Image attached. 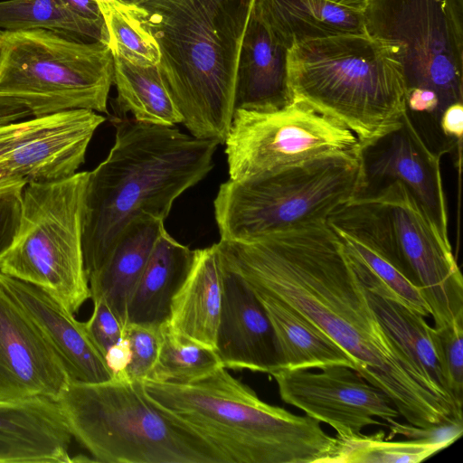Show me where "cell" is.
<instances>
[{
    "mask_svg": "<svg viewBox=\"0 0 463 463\" xmlns=\"http://www.w3.org/2000/svg\"><path fill=\"white\" fill-rule=\"evenodd\" d=\"M216 247L225 270L311 321L408 423L427 427L462 417V409L418 371L382 325L344 242L326 220L248 241L220 240Z\"/></svg>",
    "mask_w": 463,
    "mask_h": 463,
    "instance_id": "1",
    "label": "cell"
},
{
    "mask_svg": "<svg viewBox=\"0 0 463 463\" xmlns=\"http://www.w3.org/2000/svg\"><path fill=\"white\" fill-rule=\"evenodd\" d=\"M108 156L89 172L81 215L89 277L108 260L125 227L147 214L165 222L174 202L213 167L220 145L175 127L132 118L114 121Z\"/></svg>",
    "mask_w": 463,
    "mask_h": 463,
    "instance_id": "2",
    "label": "cell"
},
{
    "mask_svg": "<svg viewBox=\"0 0 463 463\" xmlns=\"http://www.w3.org/2000/svg\"><path fill=\"white\" fill-rule=\"evenodd\" d=\"M255 0H147L131 5L156 42L157 69L189 133L224 144Z\"/></svg>",
    "mask_w": 463,
    "mask_h": 463,
    "instance_id": "3",
    "label": "cell"
},
{
    "mask_svg": "<svg viewBox=\"0 0 463 463\" xmlns=\"http://www.w3.org/2000/svg\"><path fill=\"white\" fill-rule=\"evenodd\" d=\"M144 383L226 463H328L333 452L335 437L318 420L264 402L222 366L187 384Z\"/></svg>",
    "mask_w": 463,
    "mask_h": 463,
    "instance_id": "4",
    "label": "cell"
},
{
    "mask_svg": "<svg viewBox=\"0 0 463 463\" xmlns=\"http://www.w3.org/2000/svg\"><path fill=\"white\" fill-rule=\"evenodd\" d=\"M292 101L352 131L361 150L402 125L407 86L398 48L364 34L301 43L289 50Z\"/></svg>",
    "mask_w": 463,
    "mask_h": 463,
    "instance_id": "5",
    "label": "cell"
},
{
    "mask_svg": "<svg viewBox=\"0 0 463 463\" xmlns=\"http://www.w3.org/2000/svg\"><path fill=\"white\" fill-rule=\"evenodd\" d=\"M56 402L72 438L94 461L226 463L213 446L148 396L144 380L71 381Z\"/></svg>",
    "mask_w": 463,
    "mask_h": 463,
    "instance_id": "6",
    "label": "cell"
},
{
    "mask_svg": "<svg viewBox=\"0 0 463 463\" xmlns=\"http://www.w3.org/2000/svg\"><path fill=\"white\" fill-rule=\"evenodd\" d=\"M363 191L361 151L317 157L257 177L229 178L213 202L220 240L248 241L326 220Z\"/></svg>",
    "mask_w": 463,
    "mask_h": 463,
    "instance_id": "7",
    "label": "cell"
},
{
    "mask_svg": "<svg viewBox=\"0 0 463 463\" xmlns=\"http://www.w3.org/2000/svg\"><path fill=\"white\" fill-rule=\"evenodd\" d=\"M113 79L108 44L45 29L3 31L0 100L25 108L31 117L107 113Z\"/></svg>",
    "mask_w": 463,
    "mask_h": 463,
    "instance_id": "8",
    "label": "cell"
},
{
    "mask_svg": "<svg viewBox=\"0 0 463 463\" xmlns=\"http://www.w3.org/2000/svg\"><path fill=\"white\" fill-rule=\"evenodd\" d=\"M89 172L27 184L18 234L0 271L35 285L75 315L90 298L81 215Z\"/></svg>",
    "mask_w": 463,
    "mask_h": 463,
    "instance_id": "9",
    "label": "cell"
},
{
    "mask_svg": "<svg viewBox=\"0 0 463 463\" xmlns=\"http://www.w3.org/2000/svg\"><path fill=\"white\" fill-rule=\"evenodd\" d=\"M366 33L398 48L407 91L463 101V8L456 0H367Z\"/></svg>",
    "mask_w": 463,
    "mask_h": 463,
    "instance_id": "10",
    "label": "cell"
},
{
    "mask_svg": "<svg viewBox=\"0 0 463 463\" xmlns=\"http://www.w3.org/2000/svg\"><path fill=\"white\" fill-rule=\"evenodd\" d=\"M224 145L229 176L234 180L332 154L361 151L352 131L294 100L272 111L235 109Z\"/></svg>",
    "mask_w": 463,
    "mask_h": 463,
    "instance_id": "11",
    "label": "cell"
},
{
    "mask_svg": "<svg viewBox=\"0 0 463 463\" xmlns=\"http://www.w3.org/2000/svg\"><path fill=\"white\" fill-rule=\"evenodd\" d=\"M361 195L383 208L405 273L429 305L434 327L463 320V279L449 238L399 181Z\"/></svg>",
    "mask_w": 463,
    "mask_h": 463,
    "instance_id": "12",
    "label": "cell"
},
{
    "mask_svg": "<svg viewBox=\"0 0 463 463\" xmlns=\"http://www.w3.org/2000/svg\"><path fill=\"white\" fill-rule=\"evenodd\" d=\"M106 118L71 109L0 125V168L24 181H53L77 173Z\"/></svg>",
    "mask_w": 463,
    "mask_h": 463,
    "instance_id": "13",
    "label": "cell"
},
{
    "mask_svg": "<svg viewBox=\"0 0 463 463\" xmlns=\"http://www.w3.org/2000/svg\"><path fill=\"white\" fill-rule=\"evenodd\" d=\"M281 400L306 415L331 426L337 436L359 435L369 425H383L400 417L390 399L355 370L330 365L271 373Z\"/></svg>",
    "mask_w": 463,
    "mask_h": 463,
    "instance_id": "14",
    "label": "cell"
},
{
    "mask_svg": "<svg viewBox=\"0 0 463 463\" xmlns=\"http://www.w3.org/2000/svg\"><path fill=\"white\" fill-rule=\"evenodd\" d=\"M442 154L429 147L407 111L399 128L361 150L364 174L361 194L399 181L419 202L441 233L449 238L448 210L440 168Z\"/></svg>",
    "mask_w": 463,
    "mask_h": 463,
    "instance_id": "15",
    "label": "cell"
},
{
    "mask_svg": "<svg viewBox=\"0 0 463 463\" xmlns=\"http://www.w3.org/2000/svg\"><path fill=\"white\" fill-rule=\"evenodd\" d=\"M70 382L48 340L0 282V399L56 402Z\"/></svg>",
    "mask_w": 463,
    "mask_h": 463,
    "instance_id": "16",
    "label": "cell"
},
{
    "mask_svg": "<svg viewBox=\"0 0 463 463\" xmlns=\"http://www.w3.org/2000/svg\"><path fill=\"white\" fill-rule=\"evenodd\" d=\"M0 282L48 340L71 381L95 383L113 373L87 332L57 298L44 289L0 271Z\"/></svg>",
    "mask_w": 463,
    "mask_h": 463,
    "instance_id": "17",
    "label": "cell"
},
{
    "mask_svg": "<svg viewBox=\"0 0 463 463\" xmlns=\"http://www.w3.org/2000/svg\"><path fill=\"white\" fill-rule=\"evenodd\" d=\"M223 272V297L215 352L222 367L272 373L278 354L270 320L255 291L241 278Z\"/></svg>",
    "mask_w": 463,
    "mask_h": 463,
    "instance_id": "18",
    "label": "cell"
},
{
    "mask_svg": "<svg viewBox=\"0 0 463 463\" xmlns=\"http://www.w3.org/2000/svg\"><path fill=\"white\" fill-rule=\"evenodd\" d=\"M72 435L55 401L0 399V463H68Z\"/></svg>",
    "mask_w": 463,
    "mask_h": 463,
    "instance_id": "19",
    "label": "cell"
},
{
    "mask_svg": "<svg viewBox=\"0 0 463 463\" xmlns=\"http://www.w3.org/2000/svg\"><path fill=\"white\" fill-rule=\"evenodd\" d=\"M285 46L252 9L241 48L235 109L266 112L292 102Z\"/></svg>",
    "mask_w": 463,
    "mask_h": 463,
    "instance_id": "20",
    "label": "cell"
},
{
    "mask_svg": "<svg viewBox=\"0 0 463 463\" xmlns=\"http://www.w3.org/2000/svg\"><path fill=\"white\" fill-rule=\"evenodd\" d=\"M223 297V272L216 243L195 250L191 269L175 294L169 327L215 350Z\"/></svg>",
    "mask_w": 463,
    "mask_h": 463,
    "instance_id": "21",
    "label": "cell"
},
{
    "mask_svg": "<svg viewBox=\"0 0 463 463\" xmlns=\"http://www.w3.org/2000/svg\"><path fill=\"white\" fill-rule=\"evenodd\" d=\"M253 9L289 50L311 40L366 33L364 10L328 0H255Z\"/></svg>",
    "mask_w": 463,
    "mask_h": 463,
    "instance_id": "22",
    "label": "cell"
},
{
    "mask_svg": "<svg viewBox=\"0 0 463 463\" xmlns=\"http://www.w3.org/2000/svg\"><path fill=\"white\" fill-rule=\"evenodd\" d=\"M164 221L144 214L123 230L106 263L89 277L90 298H102L125 326L128 300L146 265Z\"/></svg>",
    "mask_w": 463,
    "mask_h": 463,
    "instance_id": "23",
    "label": "cell"
},
{
    "mask_svg": "<svg viewBox=\"0 0 463 463\" xmlns=\"http://www.w3.org/2000/svg\"><path fill=\"white\" fill-rule=\"evenodd\" d=\"M195 250L162 229L128 300L126 324L160 327L168 321L172 299L186 279Z\"/></svg>",
    "mask_w": 463,
    "mask_h": 463,
    "instance_id": "24",
    "label": "cell"
},
{
    "mask_svg": "<svg viewBox=\"0 0 463 463\" xmlns=\"http://www.w3.org/2000/svg\"><path fill=\"white\" fill-rule=\"evenodd\" d=\"M255 293L274 331L278 354L276 371L321 369L330 365H345L354 370L352 358L303 315L279 299Z\"/></svg>",
    "mask_w": 463,
    "mask_h": 463,
    "instance_id": "25",
    "label": "cell"
},
{
    "mask_svg": "<svg viewBox=\"0 0 463 463\" xmlns=\"http://www.w3.org/2000/svg\"><path fill=\"white\" fill-rule=\"evenodd\" d=\"M118 106L138 122L174 127L182 118L170 98L157 65L139 64L113 53Z\"/></svg>",
    "mask_w": 463,
    "mask_h": 463,
    "instance_id": "26",
    "label": "cell"
},
{
    "mask_svg": "<svg viewBox=\"0 0 463 463\" xmlns=\"http://www.w3.org/2000/svg\"><path fill=\"white\" fill-rule=\"evenodd\" d=\"M367 295L382 325L418 371L443 396L455 402L445 387L432 340L433 327L429 326L425 317L368 290Z\"/></svg>",
    "mask_w": 463,
    "mask_h": 463,
    "instance_id": "27",
    "label": "cell"
},
{
    "mask_svg": "<svg viewBox=\"0 0 463 463\" xmlns=\"http://www.w3.org/2000/svg\"><path fill=\"white\" fill-rule=\"evenodd\" d=\"M0 28L4 31L52 30L109 45L105 24L80 15L63 0L0 1Z\"/></svg>",
    "mask_w": 463,
    "mask_h": 463,
    "instance_id": "28",
    "label": "cell"
},
{
    "mask_svg": "<svg viewBox=\"0 0 463 463\" xmlns=\"http://www.w3.org/2000/svg\"><path fill=\"white\" fill-rule=\"evenodd\" d=\"M161 343L156 362L145 380L187 384L222 366L214 349L160 326Z\"/></svg>",
    "mask_w": 463,
    "mask_h": 463,
    "instance_id": "29",
    "label": "cell"
},
{
    "mask_svg": "<svg viewBox=\"0 0 463 463\" xmlns=\"http://www.w3.org/2000/svg\"><path fill=\"white\" fill-rule=\"evenodd\" d=\"M444 449L412 439L392 440L383 430L372 435H336L328 463H419Z\"/></svg>",
    "mask_w": 463,
    "mask_h": 463,
    "instance_id": "30",
    "label": "cell"
},
{
    "mask_svg": "<svg viewBox=\"0 0 463 463\" xmlns=\"http://www.w3.org/2000/svg\"><path fill=\"white\" fill-rule=\"evenodd\" d=\"M102 14L112 54L117 53L139 64L157 65L158 47L142 26L132 6L118 0L96 1Z\"/></svg>",
    "mask_w": 463,
    "mask_h": 463,
    "instance_id": "31",
    "label": "cell"
},
{
    "mask_svg": "<svg viewBox=\"0 0 463 463\" xmlns=\"http://www.w3.org/2000/svg\"><path fill=\"white\" fill-rule=\"evenodd\" d=\"M432 340L447 392L463 403V320L451 326L433 327Z\"/></svg>",
    "mask_w": 463,
    "mask_h": 463,
    "instance_id": "32",
    "label": "cell"
},
{
    "mask_svg": "<svg viewBox=\"0 0 463 463\" xmlns=\"http://www.w3.org/2000/svg\"><path fill=\"white\" fill-rule=\"evenodd\" d=\"M124 335L131 349V360L125 370L124 378L145 380L158 356L160 327L128 323L124 327Z\"/></svg>",
    "mask_w": 463,
    "mask_h": 463,
    "instance_id": "33",
    "label": "cell"
},
{
    "mask_svg": "<svg viewBox=\"0 0 463 463\" xmlns=\"http://www.w3.org/2000/svg\"><path fill=\"white\" fill-rule=\"evenodd\" d=\"M390 429L388 439L402 435L408 439L442 445L445 449L455 442L463 432V418H452L427 427L401 423L395 420L387 423Z\"/></svg>",
    "mask_w": 463,
    "mask_h": 463,
    "instance_id": "34",
    "label": "cell"
},
{
    "mask_svg": "<svg viewBox=\"0 0 463 463\" xmlns=\"http://www.w3.org/2000/svg\"><path fill=\"white\" fill-rule=\"evenodd\" d=\"M91 299L93 311L84 323L90 338L105 356L109 348L124 336L125 326L102 298Z\"/></svg>",
    "mask_w": 463,
    "mask_h": 463,
    "instance_id": "35",
    "label": "cell"
},
{
    "mask_svg": "<svg viewBox=\"0 0 463 463\" xmlns=\"http://www.w3.org/2000/svg\"><path fill=\"white\" fill-rule=\"evenodd\" d=\"M23 190L14 189L0 194V260L19 232Z\"/></svg>",
    "mask_w": 463,
    "mask_h": 463,
    "instance_id": "36",
    "label": "cell"
},
{
    "mask_svg": "<svg viewBox=\"0 0 463 463\" xmlns=\"http://www.w3.org/2000/svg\"><path fill=\"white\" fill-rule=\"evenodd\" d=\"M407 109L416 113L437 116L440 118V105L438 96L429 90H411L407 93Z\"/></svg>",
    "mask_w": 463,
    "mask_h": 463,
    "instance_id": "37",
    "label": "cell"
},
{
    "mask_svg": "<svg viewBox=\"0 0 463 463\" xmlns=\"http://www.w3.org/2000/svg\"><path fill=\"white\" fill-rule=\"evenodd\" d=\"M439 123L443 135L453 141L461 143L463 134V103H455L447 107L440 116Z\"/></svg>",
    "mask_w": 463,
    "mask_h": 463,
    "instance_id": "38",
    "label": "cell"
},
{
    "mask_svg": "<svg viewBox=\"0 0 463 463\" xmlns=\"http://www.w3.org/2000/svg\"><path fill=\"white\" fill-rule=\"evenodd\" d=\"M105 359L113 377L124 378L125 370L131 360L129 342L125 335L109 348Z\"/></svg>",
    "mask_w": 463,
    "mask_h": 463,
    "instance_id": "39",
    "label": "cell"
},
{
    "mask_svg": "<svg viewBox=\"0 0 463 463\" xmlns=\"http://www.w3.org/2000/svg\"><path fill=\"white\" fill-rule=\"evenodd\" d=\"M63 2L80 15L96 23L105 24L95 0H63Z\"/></svg>",
    "mask_w": 463,
    "mask_h": 463,
    "instance_id": "40",
    "label": "cell"
},
{
    "mask_svg": "<svg viewBox=\"0 0 463 463\" xmlns=\"http://www.w3.org/2000/svg\"><path fill=\"white\" fill-rule=\"evenodd\" d=\"M28 117H31V114L25 108L0 100V125L24 119Z\"/></svg>",
    "mask_w": 463,
    "mask_h": 463,
    "instance_id": "41",
    "label": "cell"
},
{
    "mask_svg": "<svg viewBox=\"0 0 463 463\" xmlns=\"http://www.w3.org/2000/svg\"><path fill=\"white\" fill-rule=\"evenodd\" d=\"M25 185L24 181L0 168V194L14 189H24Z\"/></svg>",
    "mask_w": 463,
    "mask_h": 463,
    "instance_id": "42",
    "label": "cell"
},
{
    "mask_svg": "<svg viewBox=\"0 0 463 463\" xmlns=\"http://www.w3.org/2000/svg\"><path fill=\"white\" fill-rule=\"evenodd\" d=\"M345 6L358 8L364 10L366 6L367 0H328Z\"/></svg>",
    "mask_w": 463,
    "mask_h": 463,
    "instance_id": "43",
    "label": "cell"
},
{
    "mask_svg": "<svg viewBox=\"0 0 463 463\" xmlns=\"http://www.w3.org/2000/svg\"><path fill=\"white\" fill-rule=\"evenodd\" d=\"M122 4L128 5H137L143 2H146L147 0H118Z\"/></svg>",
    "mask_w": 463,
    "mask_h": 463,
    "instance_id": "44",
    "label": "cell"
},
{
    "mask_svg": "<svg viewBox=\"0 0 463 463\" xmlns=\"http://www.w3.org/2000/svg\"><path fill=\"white\" fill-rule=\"evenodd\" d=\"M457 3L460 5V6H463V0H456Z\"/></svg>",
    "mask_w": 463,
    "mask_h": 463,
    "instance_id": "45",
    "label": "cell"
},
{
    "mask_svg": "<svg viewBox=\"0 0 463 463\" xmlns=\"http://www.w3.org/2000/svg\"><path fill=\"white\" fill-rule=\"evenodd\" d=\"M2 35H3V31L0 30V46H1Z\"/></svg>",
    "mask_w": 463,
    "mask_h": 463,
    "instance_id": "46",
    "label": "cell"
},
{
    "mask_svg": "<svg viewBox=\"0 0 463 463\" xmlns=\"http://www.w3.org/2000/svg\"><path fill=\"white\" fill-rule=\"evenodd\" d=\"M95 1H110V0H95Z\"/></svg>",
    "mask_w": 463,
    "mask_h": 463,
    "instance_id": "47",
    "label": "cell"
}]
</instances>
